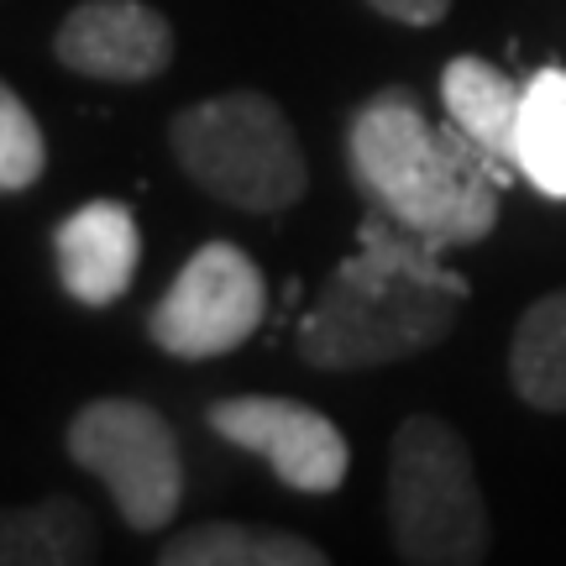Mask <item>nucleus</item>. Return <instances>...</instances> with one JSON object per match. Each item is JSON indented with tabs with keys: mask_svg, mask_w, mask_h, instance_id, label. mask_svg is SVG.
I'll return each mask as SVG.
<instances>
[{
	"mask_svg": "<svg viewBox=\"0 0 566 566\" xmlns=\"http://www.w3.org/2000/svg\"><path fill=\"white\" fill-rule=\"evenodd\" d=\"M388 535L415 566H478L488 504L467 441L436 415H409L388 446Z\"/></svg>",
	"mask_w": 566,
	"mask_h": 566,
	"instance_id": "obj_4",
	"label": "nucleus"
},
{
	"mask_svg": "<svg viewBox=\"0 0 566 566\" xmlns=\"http://www.w3.org/2000/svg\"><path fill=\"white\" fill-rule=\"evenodd\" d=\"M441 101L451 126L462 132L483 163L493 168V179L509 184L520 179V153H514V132H520V105H525V84L509 80L499 63L488 59H451L441 74Z\"/></svg>",
	"mask_w": 566,
	"mask_h": 566,
	"instance_id": "obj_10",
	"label": "nucleus"
},
{
	"mask_svg": "<svg viewBox=\"0 0 566 566\" xmlns=\"http://www.w3.org/2000/svg\"><path fill=\"white\" fill-rule=\"evenodd\" d=\"M53 263L69 300L90 304H116L137 279L142 263V231L137 216L122 200H90L74 216H63L53 231Z\"/></svg>",
	"mask_w": 566,
	"mask_h": 566,
	"instance_id": "obj_9",
	"label": "nucleus"
},
{
	"mask_svg": "<svg viewBox=\"0 0 566 566\" xmlns=\"http://www.w3.org/2000/svg\"><path fill=\"white\" fill-rule=\"evenodd\" d=\"M268 283L263 268L231 242H205L189 252L179 279L147 315V336L168 357L184 363H210L226 357L263 325Z\"/></svg>",
	"mask_w": 566,
	"mask_h": 566,
	"instance_id": "obj_6",
	"label": "nucleus"
},
{
	"mask_svg": "<svg viewBox=\"0 0 566 566\" xmlns=\"http://www.w3.org/2000/svg\"><path fill=\"white\" fill-rule=\"evenodd\" d=\"M101 556L95 520L80 499H42L27 509H0V566H80Z\"/></svg>",
	"mask_w": 566,
	"mask_h": 566,
	"instance_id": "obj_11",
	"label": "nucleus"
},
{
	"mask_svg": "<svg viewBox=\"0 0 566 566\" xmlns=\"http://www.w3.org/2000/svg\"><path fill=\"white\" fill-rule=\"evenodd\" d=\"M514 153H520V179H530L551 200H566V69L556 63L525 80Z\"/></svg>",
	"mask_w": 566,
	"mask_h": 566,
	"instance_id": "obj_14",
	"label": "nucleus"
},
{
	"mask_svg": "<svg viewBox=\"0 0 566 566\" xmlns=\"http://www.w3.org/2000/svg\"><path fill=\"white\" fill-rule=\"evenodd\" d=\"M472 283L441 263V247L373 210L357 231V252L325 279L321 300L300 321V357L321 373H363L441 346Z\"/></svg>",
	"mask_w": 566,
	"mask_h": 566,
	"instance_id": "obj_1",
	"label": "nucleus"
},
{
	"mask_svg": "<svg viewBox=\"0 0 566 566\" xmlns=\"http://www.w3.org/2000/svg\"><path fill=\"white\" fill-rule=\"evenodd\" d=\"M352 179L373 210L424 237L430 247L483 242L499 221V189L483 153L457 126H430L409 90H378L346 126Z\"/></svg>",
	"mask_w": 566,
	"mask_h": 566,
	"instance_id": "obj_2",
	"label": "nucleus"
},
{
	"mask_svg": "<svg viewBox=\"0 0 566 566\" xmlns=\"http://www.w3.org/2000/svg\"><path fill=\"white\" fill-rule=\"evenodd\" d=\"M48 168V142L38 116L0 80V189H32Z\"/></svg>",
	"mask_w": 566,
	"mask_h": 566,
	"instance_id": "obj_15",
	"label": "nucleus"
},
{
	"mask_svg": "<svg viewBox=\"0 0 566 566\" xmlns=\"http://www.w3.org/2000/svg\"><path fill=\"white\" fill-rule=\"evenodd\" d=\"M509 384L530 409L566 415V289L520 315L509 342Z\"/></svg>",
	"mask_w": 566,
	"mask_h": 566,
	"instance_id": "obj_13",
	"label": "nucleus"
},
{
	"mask_svg": "<svg viewBox=\"0 0 566 566\" xmlns=\"http://www.w3.org/2000/svg\"><path fill=\"white\" fill-rule=\"evenodd\" d=\"M69 457L95 472L132 530L153 535L184 504V457L174 424L142 399H90L69 420Z\"/></svg>",
	"mask_w": 566,
	"mask_h": 566,
	"instance_id": "obj_5",
	"label": "nucleus"
},
{
	"mask_svg": "<svg viewBox=\"0 0 566 566\" xmlns=\"http://www.w3.org/2000/svg\"><path fill=\"white\" fill-rule=\"evenodd\" d=\"M53 59L84 80L147 84L174 63V27L142 0H84L63 17Z\"/></svg>",
	"mask_w": 566,
	"mask_h": 566,
	"instance_id": "obj_8",
	"label": "nucleus"
},
{
	"mask_svg": "<svg viewBox=\"0 0 566 566\" xmlns=\"http://www.w3.org/2000/svg\"><path fill=\"white\" fill-rule=\"evenodd\" d=\"M163 566H325V551L304 535L268 525H237V520H210V525L179 530L158 551Z\"/></svg>",
	"mask_w": 566,
	"mask_h": 566,
	"instance_id": "obj_12",
	"label": "nucleus"
},
{
	"mask_svg": "<svg viewBox=\"0 0 566 566\" xmlns=\"http://www.w3.org/2000/svg\"><path fill=\"white\" fill-rule=\"evenodd\" d=\"M367 6L394 21H405V27H436L451 11V0H367Z\"/></svg>",
	"mask_w": 566,
	"mask_h": 566,
	"instance_id": "obj_16",
	"label": "nucleus"
},
{
	"mask_svg": "<svg viewBox=\"0 0 566 566\" xmlns=\"http://www.w3.org/2000/svg\"><path fill=\"white\" fill-rule=\"evenodd\" d=\"M168 147L210 200L252 216H279L304 200L310 163L279 101L258 90H231L184 105L168 122Z\"/></svg>",
	"mask_w": 566,
	"mask_h": 566,
	"instance_id": "obj_3",
	"label": "nucleus"
},
{
	"mask_svg": "<svg viewBox=\"0 0 566 566\" xmlns=\"http://www.w3.org/2000/svg\"><path fill=\"white\" fill-rule=\"evenodd\" d=\"M205 420L216 436L242 446L252 457L273 467V478L294 493L325 499L346 483L352 467V446L325 420L321 409L300 405V399H279V394H237V399H216L205 409Z\"/></svg>",
	"mask_w": 566,
	"mask_h": 566,
	"instance_id": "obj_7",
	"label": "nucleus"
}]
</instances>
